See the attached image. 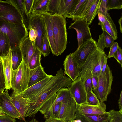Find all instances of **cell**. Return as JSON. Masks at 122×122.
I'll use <instances>...</instances> for the list:
<instances>
[{
    "label": "cell",
    "instance_id": "33",
    "mask_svg": "<svg viewBox=\"0 0 122 122\" xmlns=\"http://www.w3.org/2000/svg\"><path fill=\"white\" fill-rule=\"evenodd\" d=\"M60 0H49L48 7V13L51 15L57 14Z\"/></svg>",
    "mask_w": 122,
    "mask_h": 122
},
{
    "label": "cell",
    "instance_id": "24",
    "mask_svg": "<svg viewBox=\"0 0 122 122\" xmlns=\"http://www.w3.org/2000/svg\"><path fill=\"white\" fill-rule=\"evenodd\" d=\"M106 17L105 22L100 25L102 30H105L115 40H116L117 38L118 34L116 25L109 13Z\"/></svg>",
    "mask_w": 122,
    "mask_h": 122
},
{
    "label": "cell",
    "instance_id": "27",
    "mask_svg": "<svg viewBox=\"0 0 122 122\" xmlns=\"http://www.w3.org/2000/svg\"><path fill=\"white\" fill-rule=\"evenodd\" d=\"M10 47L7 36L6 34L0 31V57L6 56Z\"/></svg>",
    "mask_w": 122,
    "mask_h": 122
},
{
    "label": "cell",
    "instance_id": "48",
    "mask_svg": "<svg viewBox=\"0 0 122 122\" xmlns=\"http://www.w3.org/2000/svg\"><path fill=\"white\" fill-rule=\"evenodd\" d=\"M111 70L107 64V60H106L103 64L101 70V75H105Z\"/></svg>",
    "mask_w": 122,
    "mask_h": 122
},
{
    "label": "cell",
    "instance_id": "14",
    "mask_svg": "<svg viewBox=\"0 0 122 122\" xmlns=\"http://www.w3.org/2000/svg\"><path fill=\"white\" fill-rule=\"evenodd\" d=\"M98 105H91L87 103L77 105L76 113L82 114L102 115L106 113V105L104 102L100 101Z\"/></svg>",
    "mask_w": 122,
    "mask_h": 122
},
{
    "label": "cell",
    "instance_id": "30",
    "mask_svg": "<svg viewBox=\"0 0 122 122\" xmlns=\"http://www.w3.org/2000/svg\"><path fill=\"white\" fill-rule=\"evenodd\" d=\"M14 0L23 18L24 23L27 29L29 25L30 17L29 15L28 14L25 7V0Z\"/></svg>",
    "mask_w": 122,
    "mask_h": 122
},
{
    "label": "cell",
    "instance_id": "26",
    "mask_svg": "<svg viewBox=\"0 0 122 122\" xmlns=\"http://www.w3.org/2000/svg\"><path fill=\"white\" fill-rule=\"evenodd\" d=\"M56 93V96L55 100L56 103L61 102L66 104L74 99L68 89L67 88L60 89Z\"/></svg>",
    "mask_w": 122,
    "mask_h": 122
},
{
    "label": "cell",
    "instance_id": "32",
    "mask_svg": "<svg viewBox=\"0 0 122 122\" xmlns=\"http://www.w3.org/2000/svg\"><path fill=\"white\" fill-rule=\"evenodd\" d=\"M61 104V102H59L54 104L43 115L44 118L46 119L50 117L56 118L59 114Z\"/></svg>",
    "mask_w": 122,
    "mask_h": 122
},
{
    "label": "cell",
    "instance_id": "16",
    "mask_svg": "<svg viewBox=\"0 0 122 122\" xmlns=\"http://www.w3.org/2000/svg\"><path fill=\"white\" fill-rule=\"evenodd\" d=\"M53 76L52 75H49L45 79L28 88L19 94L24 98L28 99L35 102L34 101L35 97Z\"/></svg>",
    "mask_w": 122,
    "mask_h": 122
},
{
    "label": "cell",
    "instance_id": "58",
    "mask_svg": "<svg viewBox=\"0 0 122 122\" xmlns=\"http://www.w3.org/2000/svg\"><path fill=\"white\" fill-rule=\"evenodd\" d=\"M0 112H3L2 111V109L1 107H0Z\"/></svg>",
    "mask_w": 122,
    "mask_h": 122
},
{
    "label": "cell",
    "instance_id": "21",
    "mask_svg": "<svg viewBox=\"0 0 122 122\" xmlns=\"http://www.w3.org/2000/svg\"><path fill=\"white\" fill-rule=\"evenodd\" d=\"M49 75L45 73L41 65L31 69L28 88L42 80Z\"/></svg>",
    "mask_w": 122,
    "mask_h": 122
},
{
    "label": "cell",
    "instance_id": "54",
    "mask_svg": "<svg viewBox=\"0 0 122 122\" xmlns=\"http://www.w3.org/2000/svg\"><path fill=\"white\" fill-rule=\"evenodd\" d=\"M23 122H39L36 119L34 118H33L30 121L28 122L25 121Z\"/></svg>",
    "mask_w": 122,
    "mask_h": 122
},
{
    "label": "cell",
    "instance_id": "8",
    "mask_svg": "<svg viewBox=\"0 0 122 122\" xmlns=\"http://www.w3.org/2000/svg\"><path fill=\"white\" fill-rule=\"evenodd\" d=\"M97 43L93 38L88 40L78 47L71 53L74 60L81 67L89 56L97 48Z\"/></svg>",
    "mask_w": 122,
    "mask_h": 122
},
{
    "label": "cell",
    "instance_id": "28",
    "mask_svg": "<svg viewBox=\"0 0 122 122\" xmlns=\"http://www.w3.org/2000/svg\"><path fill=\"white\" fill-rule=\"evenodd\" d=\"M101 0H95L88 11L85 18L89 25L92 23L98 14V10Z\"/></svg>",
    "mask_w": 122,
    "mask_h": 122
},
{
    "label": "cell",
    "instance_id": "44",
    "mask_svg": "<svg viewBox=\"0 0 122 122\" xmlns=\"http://www.w3.org/2000/svg\"><path fill=\"white\" fill-rule=\"evenodd\" d=\"M119 46L117 42H114L113 44L110 47V49L108 54L107 59L112 57L113 55Z\"/></svg>",
    "mask_w": 122,
    "mask_h": 122
},
{
    "label": "cell",
    "instance_id": "3",
    "mask_svg": "<svg viewBox=\"0 0 122 122\" xmlns=\"http://www.w3.org/2000/svg\"><path fill=\"white\" fill-rule=\"evenodd\" d=\"M0 31L7 36L12 49L20 46L28 33L25 25L6 21L0 22Z\"/></svg>",
    "mask_w": 122,
    "mask_h": 122
},
{
    "label": "cell",
    "instance_id": "9",
    "mask_svg": "<svg viewBox=\"0 0 122 122\" xmlns=\"http://www.w3.org/2000/svg\"><path fill=\"white\" fill-rule=\"evenodd\" d=\"M69 28L73 29L76 31L78 47L86 41L92 38L89 25L84 19L76 20L71 24Z\"/></svg>",
    "mask_w": 122,
    "mask_h": 122
},
{
    "label": "cell",
    "instance_id": "37",
    "mask_svg": "<svg viewBox=\"0 0 122 122\" xmlns=\"http://www.w3.org/2000/svg\"><path fill=\"white\" fill-rule=\"evenodd\" d=\"M87 102L88 104L93 106L99 105L100 102L92 91L87 93Z\"/></svg>",
    "mask_w": 122,
    "mask_h": 122
},
{
    "label": "cell",
    "instance_id": "35",
    "mask_svg": "<svg viewBox=\"0 0 122 122\" xmlns=\"http://www.w3.org/2000/svg\"><path fill=\"white\" fill-rule=\"evenodd\" d=\"M95 0H86L80 11L77 20L85 18L88 11Z\"/></svg>",
    "mask_w": 122,
    "mask_h": 122
},
{
    "label": "cell",
    "instance_id": "42",
    "mask_svg": "<svg viewBox=\"0 0 122 122\" xmlns=\"http://www.w3.org/2000/svg\"><path fill=\"white\" fill-rule=\"evenodd\" d=\"M114 58L117 62L121 65L122 68V50L121 47L119 46L115 53L113 57Z\"/></svg>",
    "mask_w": 122,
    "mask_h": 122
},
{
    "label": "cell",
    "instance_id": "40",
    "mask_svg": "<svg viewBox=\"0 0 122 122\" xmlns=\"http://www.w3.org/2000/svg\"><path fill=\"white\" fill-rule=\"evenodd\" d=\"M107 0H101L99 6L98 13L102 14L106 16L108 13Z\"/></svg>",
    "mask_w": 122,
    "mask_h": 122
},
{
    "label": "cell",
    "instance_id": "50",
    "mask_svg": "<svg viewBox=\"0 0 122 122\" xmlns=\"http://www.w3.org/2000/svg\"><path fill=\"white\" fill-rule=\"evenodd\" d=\"M98 20L99 21V25H102L105 22L106 18V16L103 14L98 13Z\"/></svg>",
    "mask_w": 122,
    "mask_h": 122
},
{
    "label": "cell",
    "instance_id": "47",
    "mask_svg": "<svg viewBox=\"0 0 122 122\" xmlns=\"http://www.w3.org/2000/svg\"><path fill=\"white\" fill-rule=\"evenodd\" d=\"M16 122L15 119H14L6 114L4 116H0V122Z\"/></svg>",
    "mask_w": 122,
    "mask_h": 122
},
{
    "label": "cell",
    "instance_id": "20",
    "mask_svg": "<svg viewBox=\"0 0 122 122\" xmlns=\"http://www.w3.org/2000/svg\"><path fill=\"white\" fill-rule=\"evenodd\" d=\"M79 0H60L57 14L69 18Z\"/></svg>",
    "mask_w": 122,
    "mask_h": 122
},
{
    "label": "cell",
    "instance_id": "18",
    "mask_svg": "<svg viewBox=\"0 0 122 122\" xmlns=\"http://www.w3.org/2000/svg\"><path fill=\"white\" fill-rule=\"evenodd\" d=\"M38 14L42 15L43 17L46 27L47 37L49 42L50 48L53 55L56 56V50L53 38L52 15L47 12Z\"/></svg>",
    "mask_w": 122,
    "mask_h": 122
},
{
    "label": "cell",
    "instance_id": "53",
    "mask_svg": "<svg viewBox=\"0 0 122 122\" xmlns=\"http://www.w3.org/2000/svg\"><path fill=\"white\" fill-rule=\"evenodd\" d=\"M122 16H121L120 18L119 19L118 22L119 23V25L120 29V31L122 33Z\"/></svg>",
    "mask_w": 122,
    "mask_h": 122
},
{
    "label": "cell",
    "instance_id": "52",
    "mask_svg": "<svg viewBox=\"0 0 122 122\" xmlns=\"http://www.w3.org/2000/svg\"><path fill=\"white\" fill-rule=\"evenodd\" d=\"M118 104L119 111L122 112V90L120 94L119 98L118 101Z\"/></svg>",
    "mask_w": 122,
    "mask_h": 122
},
{
    "label": "cell",
    "instance_id": "11",
    "mask_svg": "<svg viewBox=\"0 0 122 122\" xmlns=\"http://www.w3.org/2000/svg\"><path fill=\"white\" fill-rule=\"evenodd\" d=\"M8 90L0 95V107L2 112L12 118L23 121L22 117L12 102Z\"/></svg>",
    "mask_w": 122,
    "mask_h": 122
},
{
    "label": "cell",
    "instance_id": "10",
    "mask_svg": "<svg viewBox=\"0 0 122 122\" xmlns=\"http://www.w3.org/2000/svg\"><path fill=\"white\" fill-rule=\"evenodd\" d=\"M68 89L77 105L87 103V93L84 83L79 76L73 81Z\"/></svg>",
    "mask_w": 122,
    "mask_h": 122
},
{
    "label": "cell",
    "instance_id": "39",
    "mask_svg": "<svg viewBox=\"0 0 122 122\" xmlns=\"http://www.w3.org/2000/svg\"><path fill=\"white\" fill-rule=\"evenodd\" d=\"M108 10L120 9L122 7V0H107Z\"/></svg>",
    "mask_w": 122,
    "mask_h": 122
},
{
    "label": "cell",
    "instance_id": "17",
    "mask_svg": "<svg viewBox=\"0 0 122 122\" xmlns=\"http://www.w3.org/2000/svg\"><path fill=\"white\" fill-rule=\"evenodd\" d=\"M5 81V89L10 90L11 88V80L13 70L12 62L11 49L10 48L8 53L5 56L1 57Z\"/></svg>",
    "mask_w": 122,
    "mask_h": 122
},
{
    "label": "cell",
    "instance_id": "1",
    "mask_svg": "<svg viewBox=\"0 0 122 122\" xmlns=\"http://www.w3.org/2000/svg\"><path fill=\"white\" fill-rule=\"evenodd\" d=\"M107 60L105 52L98 48L90 54L81 67L79 76L83 83L92 76H99L102 66Z\"/></svg>",
    "mask_w": 122,
    "mask_h": 122
},
{
    "label": "cell",
    "instance_id": "57",
    "mask_svg": "<svg viewBox=\"0 0 122 122\" xmlns=\"http://www.w3.org/2000/svg\"><path fill=\"white\" fill-rule=\"evenodd\" d=\"M4 90H0V95L4 92Z\"/></svg>",
    "mask_w": 122,
    "mask_h": 122
},
{
    "label": "cell",
    "instance_id": "36",
    "mask_svg": "<svg viewBox=\"0 0 122 122\" xmlns=\"http://www.w3.org/2000/svg\"><path fill=\"white\" fill-rule=\"evenodd\" d=\"M86 0H79L72 14L69 18H71L74 21L77 20L80 11Z\"/></svg>",
    "mask_w": 122,
    "mask_h": 122
},
{
    "label": "cell",
    "instance_id": "12",
    "mask_svg": "<svg viewBox=\"0 0 122 122\" xmlns=\"http://www.w3.org/2000/svg\"><path fill=\"white\" fill-rule=\"evenodd\" d=\"M10 96L12 102L22 116L23 121H25L26 114L29 107L35 102L28 99L24 98L21 94H17L13 91Z\"/></svg>",
    "mask_w": 122,
    "mask_h": 122
},
{
    "label": "cell",
    "instance_id": "25",
    "mask_svg": "<svg viewBox=\"0 0 122 122\" xmlns=\"http://www.w3.org/2000/svg\"><path fill=\"white\" fill-rule=\"evenodd\" d=\"M49 0H34L29 14L34 15L41 13L47 12Z\"/></svg>",
    "mask_w": 122,
    "mask_h": 122
},
{
    "label": "cell",
    "instance_id": "13",
    "mask_svg": "<svg viewBox=\"0 0 122 122\" xmlns=\"http://www.w3.org/2000/svg\"><path fill=\"white\" fill-rule=\"evenodd\" d=\"M64 75H66L73 81L75 80L80 75L81 69L74 60L71 54L67 55L64 61Z\"/></svg>",
    "mask_w": 122,
    "mask_h": 122
},
{
    "label": "cell",
    "instance_id": "45",
    "mask_svg": "<svg viewBox=\"0 0 122 122\" xmlns=\"http://www.w3.org/2000/svg\"><path fill=\"white\" fill-rule=\"evenodd\" d=\"M29 30V38L32 42H35L37 37V33L36 30L33 28H30Z\"/></svg>",
    "mask_w": 122,
    "mask_h": 122
},
{
    "label": "cell",
    "instance_id": "46",
    "mask_svg": "<svg viewBox=\"0 0 122 122\" xmlns=\"http://www.w3.org/2000/svg\"><path fill=\"white\" fill-rule=\"evenodd\" d=\"M34 0H25L24 5L28 15L30 13Z\"/></svg>",
    "mask_w": 122,
    "mask_h": 122
},
{
    "label": "cell",
    "instance_id": "19",
    "mask_svg": "<svg viewBox=\"0 0 122 122\" xmlns=\"http://www.w3.org/2000/svg\"><path fill=\"white\" fill-rule=\"evenodd\" d=\"M20 47L23 58L28 66L30 60L34 52L35 42L32 41L27 37L22 42Z\"/></svg>",
    "mask_w": 122,
    "mask_h": 122
},
{
    "label": "cell",
    "instance_id": "15",
    "mask_svg": "<svg viewBox=\"0 0 122 122\" xmlns=\"http://www.w3.org/2000/svg\"><path fill=\"white\" fill-rule=\"evenodd\" d=\"M76 106L74 99L66 104L61 103L56 118L63 120L66 122H71L75 119Z\"/></svg>",
    "mask_w": 122,
    "mask_h": 122
},
{
    "label": "cell",
    "instance_id": "22",
    "mask_svg": "<svg viewBox=\"0 0 122 122\" xmlns=\"http://www.w3.org/2000/svg\"><path fill=\"white\" fill-rule=\"evenodd\" d=\"M75 119H78L81 122H109L108 112L102 115L82 114L76 113Z\"/></svg>",
    "mask_w": 122,
    "mask_h": 122
},
{
    "label": "cell",
    "instance_id": "2",
    "mask_svg": "<svg viewBox=\"0 0 122 122\" xmlns=\"http://www.w3.org/2000/svg\"><path fill=\"white\" fill-rule=\"evenodd\" d=\"M53 38L56 56L60 55L66 49L67 43L66 18L57 14L51 15Z\"/></svg>",
    "mask_w": 122,
    "mask_h": 122
},
{
    "label": "cell",
    "instance_id": "29",
    "mask_svg": "<svg viewBox=\"0 0 122 122\" xmlns=\"http://www.w3.org/2000/svg\"><path fill=\"white\" fill-rule=\"evenodd\" d=\"M12 62V69H16L21 64L23 57L20 46L11 49Z\"/></svg>",
    "mask_w": 122,
    "mask_h": 122
},
{
    "label": "cell",
    "instance_id": "56",
    "mask_svg": "<svg viewBox=\"0 0 122 122\" xmlns=\"http://www.w3.org/2000/svg\"><path fill=\"white\" fill-rule=\"evenodd\" d=\"M5 114L4 112H0V116H4Z\"/></svg>",
    "mask_w": 122,
    "mask_h": 122
},
{
    "label": "cell",
    "instance_id": "34",
    "mask_svg": "<svg viewBox=\"0 0 122 122\" xmlns=\"http://www.w3.org/2000/svg\"><path fill=\"white\" fill-rule=\"evenodd\" d=\"M109 114V122H122V112L112 109L108 112Z\"/></svg>",
    "mask_w": 122,
    "mask_h": 122
},
{
    "label": "cell",
    "instance_id": "43",
    "mask_svg": "<svg viewBox=\"0 0 122 122\" xmlns=\"http://www.w3.org/2000/svg\"><path fill=\"white\" fill-rule=\"evenodd\" d=\"M86 93L92 91L93 86L92 81V77L87 79L83 83Z\"/></svg>",
    "mask_w": 122,
    "mask_h": 122
},
{
    "label": "cell",
    "instance_id": "59",
    "mask_svg": "<svg viewBox=\"0 0 122 122\" xmlns=\"http://www.w3.org/2000/svg\"></svg>",
    "mask_w": 122,
    "mask_h": 122
},
{
    "label": "cell",
    "instance_id": "31",
    "mask_svg": "<svg viewBox=\"0 0 122 122\" xmlns=\"http://www.w3.org/2000/svg\"><path fill=\"white\" fill-rule=\"evenodd\" d=\"M41 51L35 47L29 63L28 66L30 69H33L41 65Z\"/></svg>",
    "mask_w": 122,
    "mask_h": 122
},
{
    "label": "cell",
    "instance_id": "4",
    "mask_svg": "<svg viewBox=\"0 0 122 122\" xmlns=\"http://www.w3.org/2000/svg\"><path fill=\"white\" fill-rule=\"evenodd\" d=\"M30 70L23 58L18 68L12 70L11 84L13 91L19 94L28 88Z\"/></svg>",
    "mask_w": 122,
    "mask_h": 122
},
{
    "label": "cell",
    "instance_id": "51",
    "mask_svg": "<svg viewBox=\"0 0 122 122\" xmlns=\"http://www.w3.org/2000/svg\"><path fill=\"white\" fill-rule=\"evenodd\" d=\"M44 122H66L65 121L56 118L50 117L46 119Z\"/></svg>",
    "mask_w": 122,
    "mask_h": 122
},
{
    "label": "cell",
    "instance_id": "5",
    "mask_svg": "<svg viewBox=\"0 0 122 122\" xmlns=\"http://www.w3.org/2000/svg\"><path fill=\"white\" fill-rule=\"evenodd\" d=\"M2 21L25 25L22 16L14 0H0V22Z\"/></svg>",
    "mask_w": 122,
    "mask_h": 122
},
{
    "label": "cell",
    "instance_id": "49",
    "mask_svg": "<svg viewBox=\"0 0 122 122\" xmlns=\"http://www.w3.org/2000/svg\"><path fill=\"white\" fill-rule=\"evenodd\" d=\"M92 81L93 86L92 90H95L97 87L98 83V77L96 76H92Z\"/></svg>",
    "mask_w": 122,
    "mask_h": 122
},
{
    "label": "cell",
    "instance_id": "7",
    "mask_svg": "<svg viewBox=\"0 0 122 122\" xmlns=\"http://www.w3.org/2000/svg\"><path fill=\"white\" fill-rule=\"evenodd\" d=\"M113 77L111 71L103 75L98 77V83L97 88L92 90L99 100L104 102L111 91V86Z\"/></svg>",
    "mask_w": 122,
    "mask_h": 122
},
{
    "label": "cell",
    "instance_id": "6",
    "mask_svg": "<svg viewBox=\"0 0 122 122\" xmlns=\"http://www.w3.org/2000/svg\"><path fill=\"white\" fill-rule=\"evenodd\" d=\"M29 24L27 30L32 28L36 30L37 36L35 41V46L41 51L44 36L46 33L43 17L40 14H29Z\"/></svg>",
    "mask_w": 122,
    "mask_h": 122
},
{
    "label": "cell",
    "instance_id": "38",
    "mask_svg": "<svg viewBox=\"0 0 122 122\" xmlns=\"http://www.w3.org/2000/svg\"><path fill=\"white\" fill-rule=\"evenodd\" d=\"M51 51L46 33L44 35L43 38L41 51L42 54L45 57L49 54Z\"/></svg>",
    "mask_w": 122,
    "mask_h": 122
},
{
    "label": "cell",
    "instance_id": "23",
    "mask_svg": "<svg viewBox=\"0 0 122 122\" xmlns=\"http://www.w3.org/2000/svg\"><path fill=\"white\" fill-rule=\"evenodd\" d=\"M102 30L103 32L99 36L97 45L99 49L104 52V48H110L114 43L115 40L105 30Z\"/></svg>",
    "mask_w": 122,
    "mask_h": 122
},
{
    "label": "cell",
    "instance_id": "41",
    "mask_svg": "<svg viewBox=\"0 0 122 122\" xmlns=\"http://www.w3.org/2000/svg\"><path fill=\"white\" fill-rule=\"evenodd\" d=\"M5 87V81L2 63L0 57V90H4Z\"/></svg>",
    "mask_w": 122,
    "mask_h": 122
},
{
    "label": "cell",
    "instance_id": "55",
    "mask_svg": "<svg viewBox=\"0 0 122 122\" xmlns=\"http://www.w3.org/2000/svg\"><path fill=\"white\" fill-rule=\"evenodd\" d=\"M71 122H81L79 119H75L73 120Z\"/></svg>",
    "mask_w": 122,
    "mask_h": 122
}]
</instances>
